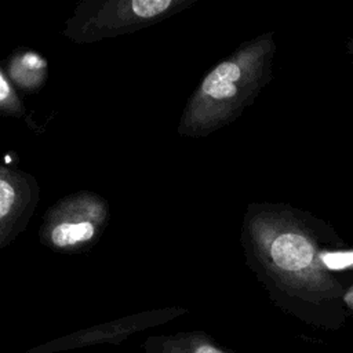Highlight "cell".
Returning a JSON list of instances; mask_svg holds the SVG:
<instances>
[{
	"label": "cell",
	"mask_w": 353,
	"mask_h": 353,
	"mask_svg": "<svg viewBox=\"0 0 353 353\" xmlns=\"http://www.w3.org/2000/svg\"><path fill=\"white\" fill-rule=\"evenodd\" d=\"M188 309L179 306L153 309L148 312H141L137 314L124 316L103 324L87 327L79 330L66 336H61L57 339H51L43 345L36 347H30L25 353H59L72 349H81L87 346L97 345H119L128 336L143 331L146 328H152L164 323H168L182 314H185Z\"/></svg>",
	"instance_id": "obj_5"
},
{
	"label": "cell",
	"mask_w": 353,
	"mask_h": 353,
	"mask_svg": "<svg viewBox=\"0 0 353 353\" xmlns=\"http://www.w3.org/2000/svg\"><path fill=\"white\" fill-rule=\"evenodd\" d=\"M240 244L245 265L280 310L323 330L346 323L353 285L330 259L345 240L327 221L288 204L250 203Z\"/></svg>",
	"instance_id": "obj_1"
},
{
	"label": "cell",
	"mask_w": 353,
	"mask_h": 353,
	"mask_svg": "<svg viewBox=\"0 0 353 353\" xmlns=\"http://www.w3.org/2000/svg\"><path fill=\"white\" fill-rule=\"evenodd\" d=\"M110 207L102 196L80 190L52 204L43 216L39 239L57 252L76 254L91 248L103 234Z\"/></svg>",
	"instance_id": "obj_4"
},
{
	"label": "cell",
	"mask_w": 353,
	"mask_h": 353,
	"mask_svg": "<svg viewBox=\"0 0 353 353\" xmlns=\"http://www.w3.org/2000/svg\"><path fill=\"white\" fill-rule=\"evenodd\" d=\"M1 68L14 87L17 85L21 91H39L47 80V61L43 55L34 51L19 50L10 55L7 59V68Z\"/></svg>",
	"instance_id": "obj_8"
},
{
	"label": "cell",
	"mask_w": 353,
	"mask_h": 353,
	"mask_svg": "<svg viewBox=\"0 0 353 353\" xmlns=\"http://www.w3.org/2000/svg\"><path fill=\"white\" fill-rule=\"evenodd\" d=\"M346 50H347V54L350 55V58L353 59V37H350V39L346 41Z\"/></svg>",
	"instance_id": "obj_10"
},
{
	"label": "cell",
	"mask_w": 353,
	"mask_h": 353,
	"mask_svg": "<svg viewBox=\"0 0 353 353\" xmlns=\"http://www.w3.org/2000/svg\"><path fill=\"white\" fill-rule=\"evenodd\" d=\"M197 0H84L65 21L63 34L76 44H92L156 25Z\"/></svg>",
	"instance_id": "obj_3"
},
{
	"label": "cell",
	"mask_w": 353,
	"mask_h": 353,
	"mask_svg": "<svg viewBox=\"0 0 353 353\" xmlns=\"http://www.w3.org/2000/svg\"><path fill=\"white\" fill-rule=\"evenodd\" d=\"M142 347L143 353H236L200 330L150 335Z\"/></svg>",
	"instance_id": "obj_7"
},
{
	"label": "cell",
	"mask_w": 353,
	"mask_h": 353,
	"mask_svg": "<svg viewBox=\"0 0 353 353\" xmlns=\"http://www.w3.org/2000/svg\"><path fill=\"white\" fill-rule=\"evenodd\" d=\"M36 178L14 165L0 167V247L11 244L26 228L39 203Z\"/></svg>",
	"instance_id": "obj_6"
},
{
	"label": "cell",
	"mask_w": 353,
	"mask_h": 353,
	"mask_svg": "<svg viewBox=\"0 0 353 353\" xmlns=\"http://www.w3.org/2000/svg\"><path fill=\"white\" fill-rule=\"evenodd\" d=\"M0 110L4 116L21 119L25 116L26 109L19 99L17 90L3 68H0Z\"/></svg>",
	"instance_id": "obj_9"
},
{
	"label": "cell",
	"mask_w": 353,
	"mask_h": 353,
	"mask_svg": "<svg viewBox=\"0 0 353 353\" xmlns=\"http://www.w3.org/2000/svg\"><path fill=\"white\" fill-rule=\"evenodd\" d=\"M274 54L273 32L241 43L203 77L182 112L176 132L201 138L233 123L272 80Z\"/></svg>",
	"instance_id": "obj_2"
}]
</instances>
